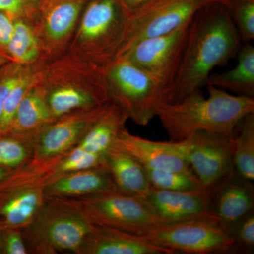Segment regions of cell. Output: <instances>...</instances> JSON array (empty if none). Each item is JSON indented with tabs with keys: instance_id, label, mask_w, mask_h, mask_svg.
<instances>
[{
	"instance_id": "14",
	"label": "cell",
	"mask_w": 254,
	"mask_h": 254,
	"mask_svg": "<svg viewBox=\"0 0 254 254\" xmlns=\"http://www.w3.org/2000/svg\"><path fill=\"white\" fill-rule=\"evenodd\" d=\"M112 146L125 152L145 168L171 171H192L178 141H155L121 130Z\"/></svg>"
},
{
	"instance_id": "31",
	"label": "cell",
	"mask_w": 254,
	"mask_h": 254,
	"mask_svg": "<svg viewBox=\"0 0 254 254\" xmlns=\"http://www.w3.org/2000/svg\"><path fill=\"white\" fill-rule=\"evenodd\" d=\"M40 0H0V11L12 19H31L38 15Z\"/></svg>"
},
{
	"instance_id": "2",
	"label": "cell",
	"mask_w": 254,
	"mask_h": 254,
	"mask_svg": "<svg viewBox=\"0 0 254 254\" xmlns=\"http://www.w3.org/2000/svg\"><path fill=\"white\" fill-rule=\"evenodd\" d=\"M206 86L208 98L197 89L179 101L162 103L157 107L156 116L170 141H181L197 131L233 136L241 121L254 113V98Z\"/></svg>"
},
{
	"instance_id": "24",
	"label": "cell",
	"mask_w": 254,
	"mask_h": 254,
	"mask_svg": "<svg viewBox=\"0 0 254 254\" xmlns=\"http://www.w3.org/2000/svg\"><path fill=\"white\" fill-rule=\"evenodd\" d=\"M240 131L233 136V163L236 173L248 181L254 180V113L239 125Z\"/></svg>"
},
{
	"instance_id": "38",
	"label": "cell",
	"mask_w": 254,
	"mask_h": 254,
	"mask_svg": "<svg viewBox=\"0 0 254 254\" xmlns=\"http://www.w3.org/2000/svg\"><path fill=\"white\" fill-rule=\"evenodd\" d=\"M12 170V169L1 168V167H0V180H1L3 178H4L6 175H9V174L11 173Z\"/></svg>"
},
{
	"instance_id": "40",
	"label": "cell",
	"mask_w": 254,
	"mask_h": 254,
	"mask_svg": "<svg viewBox=\"0 0 254 254\" xmlns=\"http://www.w3.org/2000/svg\"><path fill=\"white\" fill-rule=\"evenodd\" d=\"M0 238H1V228H0Z\"/></svg>"
},
{
	"instance_id": "3",
	"label": "cell",
	"mask_w": 254,
	"mask_h": 254,
	"mask_svg": "<svg viewBox=\"0 0 254 254\" xmlns=\"http://www.w3.org/2000/svg\"><path fill=\"white\" fill-rule=\"evenodd\" d=\"M94 225L67 200L46 197L21 232L28 254H76Z\"/></svg>"
},
{
	"instance_id": "29",
	"label": "cell",
	"mask_w": 254,
	"mask_h": 254,
	"mask_svg": "<svg viewBox=\"0 0 254 254\" xmlns=\"http://www.w3.org/2000/svg\"><path fill=\"white\" fill-rule=\"evenodd\" d=\"M104 158L105 155L88 153L78 147H74L57 165L56 175L104 165Z\"/></svg>"
},
{
	"instance_id": "33",
	"label": "cell",
	"mask_w": 254,
	"mask_h": 254,
	"mask_svg": "<svg viewBox=\"0 0 254 254\" xmlns=\"http://www.w3.org/2000/svg\"><path fill=\"white\" fill-rule=\"evenodd\" d=\"M235 245H238L245 250L252 251L254 247V211L240 220L231 230ZM233 247V248H234Z\"/></svg>"
},
{
	"instance_id": "13",
	"label": "cell",
	"mask_w": 254,
	"mask_h": 254,
	"mask_svg": "<svg viewBox=\"0 0 254 254\" xmlns=\"http://www.w3.org/2000/svg\"><path fill=\"white\" fill-rule=\"evenodd\" d=\"M213 198V190L207 189L180 191L152 187L149 193L141 200L163 225L192 219L216 218L212 210Z\"/></svg>"
},
{
	"instance_id": "19",
	"label": "cell",
	"mask_w": 254,
	"mask_h": 254,
	"mask_svg": "<svg viewBox=\"0 0 254 254\" xmlns=\"http://www.w3.org/2000/svg\"><path fill=\"white\" fill-rule=\"evenodd\" d=\"M104 165L119 191L141 199L151 190L144 167L125 152L110 147L105 153Z\"/></svg>"
},
{
	"instance_id": "7",
	"label": "cell",
	"mask_w": 254,
	"mask_h": 254,
	"mask_svg": "<svg viewBox=\"0 0 254 254\" xmlns=\"http://www.w3.org/2000/svg\"><path fill=\"white\" fill-rule=\"evenodd\" d=\"M200 9L195 0H150L127 16L115 59L122 58L139 41L190 23Z\"/></svg>"
},
{
	"instance_id": "21",
	"label": "cell",
	"mask_w": 254,
	"mask_h": 254,
	"mask_svg": "<svg viewBox=\"0 0 254 254\" xmlns=\"http://www.w3.org/2000/svg\"><path fill=\"white\" fill-rule=\"evenodd\" d=\"M88 0H40L38 15L47 36L60 41L69 34Z\"/></svg>"
},
{
	"instance_id": "37",
	"label": "cell",
	"mask_w": 254,
	"mask_h": 254,
	"mask_svg": "<svg viewBox=\"0 0 254 254\" xmlns=\"http://www.w3.org/2000/svg\"><path fill=\"white\" fill-rule=\"evenodd\" d=\"M202 8L213 4H222L226 6L233 0H195Z\"/></svg>"
},
{
	"instance_id": "20",
	"label": "cell",
	"mask_w": 254,
	"mask_h": 254,
	"mask_svg": "<svg viewBox=\"0 0 254 254\" xmlns=\"http://www.w3.org/2000/svg\"><path fill=\"white\" fill-rule=\"evenodd\" d=\"M55 120L47 105L46 90L31 87L18 105L6 135L33 136Z\"/></svg>"
},
{
	"instance_id": "30",
	"label": "cell",
	"mask_w": 254,
	"mask_h": 254,
	"mask_svg": "<svg viewBox=\"0 0 254 254\" xmlns=\"http://www.w3.org/2000/svg\"><path fill=\"white\" fill-rule=\"evenodd\" d=\"M27 78H20L17 83L11 88L5 98L2 113L0 118V137L5 136L9 131L13 119L23 96L31 88Z\"/></svg>"
},
{
	"instance_id": "10",
	"label": "cell",
	"mask_w": 254,
	"mask_h": 254,
	"mask_svg": "<svg viewBox=\"0 0 254 254\" xmlns=\"http://www.w3.org/2000/svg\"><path fill=\"white\" fill-rule=\"evenodd\" d=\"M233 136L197 131L178 141L190 169L205 189L214 190L235 171Z\"/></svg>"
},
{
	"instance_id": "4",
	"label": "cell",
	"mask_w": 254,
	"mask_h": 254,
	"mask_svg": "<svg viewBox=\"0 0 254 254\" xmlns=\"http://www.w3.org/2000/svg\"><path fill=\"white\" fill-rule=\"evenodd\" d=\"M64 157L31 159L0 180V228L21 230L31 223L46 199L45 187Z\"/></svg>"
},
{
	"instance_id": "26",
	"label": "cell",
	"mask_w": 254,
	"mask_h": 254,
	"mask_svg": "<svg viewBox=\"0 0 254 254\" xmlns=\"http://www.w3.org/2000/svg\"><path fill=\"white\" fill-rule=\"evenodd\" d=\"M32 138L18 135L0 137V167L14 170L31 160Z\"/></svg>"
},
{
	"instance_id": "8",
	"label": "cell",
	"mask_w": 254,
	"mask_h": 254,
	"mask_svg": "<svg viewBox=\"0 0 254 254\" xmlns=\"http://www.w3.org/2000/svg\"><path fill=\"white\" fill-rule=\"evenodd\" d=\"M148 242L173 252L206 254L233 249L235 240L216 218L192 219L159 225L143 235Z\"/></svg>"
},
{
	"instance_id": "25",
	"label": "cell",
	"mask_w": 254,
	"mask_h": 254,
	"mask_svg": "<svg viewBox=\"0 0 254 254\" xmlns=\"http://www.w3.org/2000/svg\"><path fill=\"white\" fill-rule=\"evenodd\" d=\"M153 188L169 190H196L205 189L193 171H171L145 168Z\"/></svg>"
},
{
	"instance_id": "36",
	"label": "cell",
	"mask_w": 254,
	"mask_h": 254,
	"mask_svg": "<svg viewBox=\"0 0 254 254\" xmlns=\"http://www.w3.org/2000/svg\"><path fill=\"white\" fill-rule=\"evenodd\" d=\"M127 16L146 4L150 0H118Z\"/></svg>"
},
{
	"instance_id": "15",
	"label": "cell",
	"mask_w": 254,
	"mask_h": 254,
	"mask_svg": "<svg viewBox=\"0 0 254 254\" xmlns=\"http://www.w3.org/2000/svg\"><path fill=\"white\" fill-rule=\"evenodd\" d=\"M212 210L219 222L231 233L240 220L254 211L252 182L233 172L213 190Z\"/></svg>"
},
{
	"instance_id": "32",
	"label": "cell",
	"mask_w": 254,
	"mask_h": 254,
	"mask_svg": "<svg viewBox=\"0 0 254 254\" xmlns=\"http://www.w3.org/2000/svg\"><path fill=\"white\" fill-rule=\"evenodd\" d=\"M21 229H1L0 254H27Z\"/></svg>"
},
{
	"instance_id": "23",
	"label": "cell",
	"mask_w": 254,
	"mask_h": 254,
	"mask_svg": "<svg viewBox=\"0 0 254 254\" xmlns=\"http://www.w3.org/2000/svg\"><path fill=\"white\" fill-rule=\"evenodd\" d=\"M128 119L123 110L110 101L104 113L92 125L76 147L88 153L104 155L119 132L126 128Z\"/></svg>"
},
{
	"instance_id": "17",
	"label": "cell",
	"mask_w": 254,
	"mask_h": 254,
	"mask_svg": "<svg viewBox=\"0 0 254 254\" xmlns=\"http://www.w3.org/2000/svg\"><path fill=\"white\" fill-rule=\"evenodd\" d=\"M141 235L94 225L76 254H172Z\"/></svg>"
},
{
	"instance_id": "28",
	"label": "cell",
	"mask_w": 254,
	"mask_h": 254,
	"mask_svg": "<svg viewBox=\"0 0 254 254\" xmlns=\"http://www.w3.org/2000/svg\"><path fill=\"white\" fill-rule=\"evenodd\" d=\"M241 43L254 39V0H233L227 6Z\"/></svg>"
},
{
	"instance_id": "35",
	"label": "cell",
	"mask_w": 254,
	"mask_h": 254,
	"mask_svg": "<svg viewBox=\"0 0 254 254\" xmlns=\"http://www.w3.org/2000/svg\"><path fill=\"white\" fill-rule=\"evenodd\" d=\"M21 76L10 75L0 79V118L2 113L5 98L10 90L16 84Z\"/></svg>"
},
{
	"instance_id": "9",
	"label": "cell",
	"mask_w": 254,
	"mask_h": 254,
	"mask_svg": "<svg viewBox=\"0 0 254 254\" xmlns=\"http://www.w3.org/2000/svg\"><path fill=\"white\" fill-rule=\"evenodd\" d=\"M78 38L88 46L95 66L104 70L115 60L127 15L118 0H88Z\"/></svg>"
},
{
	"instance_id": "39",
	"label": "cell",
	"mask_w": 254,
	"mask_h": 254,
	"mask_svg": "<svg viewBox=\"0 0 254 254\" xmlns=\"http://www.w3.org/2000/svg\"><path fill=\"white\" fill-rule=\"evenodd\" d=\"M5 62V60L4 59V58H2V57L0 56V66H1V64H2L3 63H4Z\"/></svg>"
},
{
	"instance_id": "22",
	"label": "cell",
	"mask_w": 254,
	"mask_h": 254,
	"mask_svg": "<svg viewBox=\"0 0 254 254\" xmlns=\"http://www.w3.org/2000/svg\"><path fill=\"white\" fill-rule=\"evenodd\" d=\"M237 55L238 61L235 67L226 72L210 74L205 86L254 98V47L250 43H244Z\"/></svg>"
},
{
	"instance_id": "1",
	"label": "cell",
	"mask_w": 254,
	"mask_h": 254,
	"mask_svg": "<svg viewBox=\"0 0 254 254\" xmlns=\"http://www.w3.org/2000/svg\"><path fill=\"white\" fill-rule=\"evenodd\" d=\"M240 46L236 28L224 5H210L200 9L190 23L168 103L179 101L204 86L212 70L235 58Z\"/></svg>"
},
{
	"instance_id": "11",
	"label": "cell",
	"mask_w": 254,
	"mask_h": 254,
	"mask_svg": "<svg viewBox=\"0 0 254 254\" xmlns=\"http://www.w3.org/2000/svg\"><path fill=\"white\" fill-rule=\"evenodd\" d=\"M190 23L167 34L139 41L122 57L158 79L168 90V100L181 63Z\"/></svg>"
},
{
	"instance_id": "16",
	"label": "cell",
	"mask_w": 254,
	"mask_h": 254,
	"mask_svg": "<svg viewBox=\"0 0 254 254\" xmlns=\"http://www.w3.org/2000/svg\"><path fill=\"white\" fill-rule=\"evenodd\" d=\"M118 190L105 165L60 174L52 177L45 187L49 198L76 199Z\"/></svg>"
},
{
	"instance_id": "12",
	"label": "cell",
	"mask_w": 254,
	"mask_h": 254,
	"mask_svg": "<svg viewBox=\"0 0 254 254\" xmlns=\"http://www.w3.org/2000/svg\"><path fill=\"white\" fill-rule=\"evenodd\" d=\"M109 103L68 113L37 132L32 138V159L48 160L67 154L81 141Z\"/></svg>"
},
{
	"instance_id": "6",
	"label": "cell",
	"mask_w": 254,
	"mask_h": 254,
	"mask_svg": "<svg viewBox=\"0 0 254 254\" xmlns=\"http://www.w3.org/2000/svg\"><path fill=\"white\" fill-rule=\"evenodd\" d=\"M66 200L98 226L143 236L162 225L141 199L118 190Z\"/></svg>"
},
{
	"instance_id": "5",
	"label": "cell",
	"mask_w": 254,
	"mask_h": 254,
	"mask_svg": "<svg viewBox=\"0 0 254 254\" xmlns=\"http://www.w3.org/2000/svg\"><path fill=\"white\" fill-rule=\"evenodd\" d=\"M105 81L110 101L140 126L156 116L160 103H168L167 88L127 58H117L107 66Z\"/></svg>"
},
{
	"instance_id": "18",
	"label": "cell",
	"mask_w": 254,
	"mask_h": 254,
	"mask_svg": "<svg viewBox=\"0 0 254 254\" xmlns=\"http://www.w3.org/2000/svg\"><path fill=\"white\" fill-rule=\"evenodd\" d=\"M47 105L51 115L58 119L73 112L90 110L110 102L105 84H91L82 87L64 84L46 90Z\"/></svg>"
},
{
	"instance_id": "27",
	"label": "cell",
	"mask_w": 254,
	"mask_h": 254,
	"mask_svg": "<svg viewBox=\"0 0 254 254\" xmlns=\"http://www.w3.org/2000/svg\"><path fill=\"white\" fill-rule=\"evenodd\" d=\"M6 48L12 58L21 63L36 59L39 50L34 33L22 20L15 21L14 31Z\"/></svg>"
},
{
	"instance_id": "34",
	"label": "cell",
	"mask_w": 254,
	"mask_h": 254,
	"mask_svg": "<svg viewBox=\"0 0 254 254\" xmlns=\"http://www.w3.org/2000/svg\"><path fill=\"white\" fill-rule=\"evenodd\" d=\"M14 22L9 15L0 11V46L6 47L14 31Z\"/></svg>"
}]
</instances>
